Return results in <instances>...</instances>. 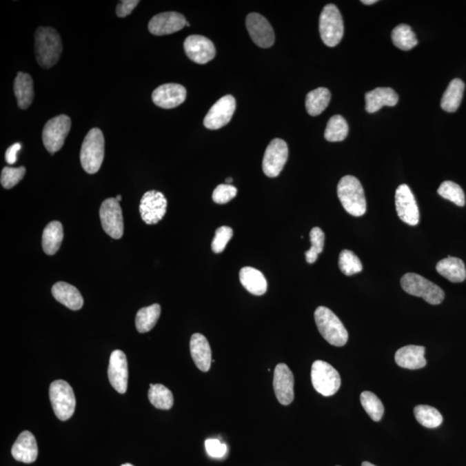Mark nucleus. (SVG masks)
<instances>
[{
  "instance_id": "f257e3e1",
  "label": "nucleus",
  "mask_w": 466,
  "mask_h": 466,
  "mask_svg": "<svg viewBox=\"0 0 466 466\" xmlns=\"http://www.w3.org/2000/svg\"><path fill=\"white\" fill-rule=\"evenodd\" d=\"M37 63L43 68L53 67L60 59L63 52L59 33L50 27H39L35 36Z\"/></svg>"
},
{
  "instance_id": "f03ea898",
  "label": "nucleus",
  "mask_w": 466,
  "mask_h": 466,
  "mask_svg": "<svg viewBox=\"0 0 466 466\" xmlns=\"http://www.w3.org/2000/svg\"><path fill=\"white\" fill-rule=\"evenodd\" d=\"M339 201L349 214L361 217L366 212L364 188L361 181L352 176H345L339 181L337 188Z\"/></svg>"
},
{
  "instance_id": "7ed1b4c3",
  "label": "nucleus",
  "mask_w": 466,
  "mask_h": 466,
  "mask_svg": "<svg viewBox=\"0 0 466 466\" xmlns=\"http://www.w3.org/2000/svg\"><path fill=\"white\" fill-rule=\"evenodd\" d=\"M314 320L322 337L329 344L344 346L348 341V332L334 312L325 307H318L314 312Z\"/></svg>"
},
{
  "instance_id": "20e7f679",
  "label": "nucleus",
  "mask_w": 466,
  "mask_h": 466,
  "mask_svg": "<svg viewBox=\"0 0 466 466\" xmlns=\"http://www.w3.org/2000/svg\"><path fill=\"white\" fill-rule=\"evenodd\" d=\"M104 156V135L99 128H92L82 143L80 155L81 166L88 174L97 173L101 169Z\"/></svg>"
},
{
  "instance_id": "39448f33",
  "label": "nucleus",
  "mask_w": 466,
  "mask_h": 466,
  "mask_svg": "<svg viewBox=\"0 0 466 466\" xmlns=\"http://www.w3.org/2000/svg\"><path fill=\"white\" fill-rule=\"evenodd\" d=\"M401 285L406 293L423 298L432 305L440 304L445 298L441 287L416 273L405 274L401 279Z\"/></svg>"
},
{
  "instance_id": "423d86ee",
  "label": "nucleus",
  "mask_w": 466,
  "mask_h": 466,
  "mask_svg": "<svg viewBox=\"0 0 466 466\" xmlns=\"http://www.w3.org/2000/svg\"><path fill=\"white\" fill-rule=\"evenodd\" d=\"M320 34L328 47L337 46L344 36V22L337 6L329 4L322 10L320 17Z\"/></svg>"
},
{
  "instance_id": "0eeeda50",
  "label": "nucleus",
  "mask_w": 466,
  "mask_h": 466,
  "mask_svg": "<svg viewBox=\"0 0 466 466\" xmlns=\"http://www.w3.org/2000/svg\"><path fill=\"white\" fill-rule=\"evenodd\" d=\"M50 398L58 419L67 421L73 416L77 401L73 389L66 381L57 380L51 383Z\"/></svg>"
},
{
  "instance_id": "6e6552de",
  "label": "nucleus",
  "mask_w": 466,
  "mask_h": 466,
  "mask_svg": "<svg viewBox=\"0 0 466 466\" xmlns=\"http://www.w3.org/2000/svg\"><path fill=\"white\" fill-rule=\"evenodd\" d=\"M311 380L314 389L324 396H334L341 385L338 372L328 363L321 361L312 365Z\"/></svg>"
},
{
  "instance_id": "1a4fd4ad",
  "label": "nucleus",
  "mask_w": 466,
  "mask_h": 466,
  "mask_svg": "<svg viewBox=\"0 0 466 466\" xmlns=\"http://www.w3.org/2000/svg\"><path fill=\"white\" fill-rule=\"evenodd\" d=\"M70 128L71 119L67 115L54 116L46 123L43 131V142L48 152L54 154L63 148Z\"/></svg>"
},
{
  "instance_id": "9d476101",
  "label": "nucleus",
  "mask_w": 466,
  "mask_h": 466,
  "mask_svg": "<svg viewBox=\"0 0 466 466\" xmlns=\"http://www.w3.org/2000/svg\"><path fill=\"white\" fill-rule=\"evenodd\" d=\"M102 227L106 234L114 239L122 238L124 233L122 209L116 198L106 199L99 209Z\"/></svg>"
},
{
  "instance_id": "9b49d317",
  "label": "nucleus",
  "mask_w": 466,
  "mask_h": 466,
  "mask_svg": "<svg viewBox=\"0 0 466 466\" xmlns=\"http://www.w3.org/2000/svg\"><path fill=\"white\" fill-rule=\"evenodd\" d=\"M289 159V148L283 139H273L263 159V171L268 177L278 176Z\"/></svg>"
},
{
  "instance_id": "f8f14e48",
  "label": "nucleus",
  "mask_w": 466,
  "mask_h": 466,
  "mask_svg": "<svg viewBox=\"0 0 466 466\" xmlns=\"http://www.w3.org/2000/svg\"><path fill=\"white\" fill-rule=\"evenodd\" d=\"M168 201L161 192H146L140 202L139 211L147 225H155L162 221L167 211Z\"/></svg>"
},
{
  "instance_id": "ddd939ff",
  "label": "nucleus",
  "mask_w": 466,
  "mask_h": 466,
  "mask_svg": "<svg viewBox=\"0 0 466 466\" xmlns=\"http://www.w3.org/2000/svg\"><path fill=\"white\" fill-rule=\"evenodd\" d=\"M396 208L401 221L409 225L420 221V211L416 198L407 185H400L396 191Z\"/></svg>"
},
{
  "instance_id": "4468645a",
  "label": "nucleus",
  "mask_w": 466,
  "mask_h": 466,
  "mask_svg": "<svg viewBox=\"0 0 466 466\" xmlns=\"http://www.w3.org/2000/svg\"><path fill=\"white\" fill-rule=\"evenodd\" d=\"M236 109L235 98L225 95L212 106L204 119V125L209 130H218L228 124Z\"/></svg>"
},
{
  "instance_id": "2eb2a0df",
  "label": "nucleus",
  "mask_w": 466,
  "mask_h": 466,
  "mask_svg": "<svg viewBox=\"0 0 466 466\" xmlns=\"http://www.w3.org/2000/svg\"><path fill=\"white\" fill-rule=\"evenodd\" d=\"M246 27L251 39L260 48H270L275 43V33L268 20L259 13H250Z\"/></svg>"
},
{
  "instance_id": "dca6fc26",
  "label": "nucleus",
  "mask_w": 466,
  "mask_h": 466,
  "mask_svg": "<svg viewBox=\"0 0 466 466\" xmlns=\"http://www.w3.org/2000/svg\"><path fill=\"white\" fill-rule=\"evenodd\" d=\"M128 363L126 356L121 350H115L110 357L108 378L112 388L125 394L128 388Z\"/></svg>"
},
{
  "instance_id": "f3484780",
  "label": "nucleus",
  "mask_w": 466,
  "mask_h": 466,
  "mask_svg": "<svg viewBox=\"0 0 466 466\" xmlns=\"http://www.w3.org/2000/svg\"><path fill=\"white\" fill-rule=\"evenodd\" d=\"M185 52L191 61L205 64L214 59L216 50L214 43L207 37L200 35L188 37L184 42Z\"/></svg>"
},
{
  "instance_id": "a211bd4d",
  "label": "nucleus",
  "mask_w": 466,
  "mask_h": 466,
  "mask_svg": "<svg viewBox=\"0 0 466 466\" xmlns=\"http://www.w3.org/2000/svg\"><path fill=\"white\" fill-rule=\"evenodd\" d=\"M294 386V375L290 369L285 364L277 365L274 372L273 387L277 400L283 405H290L293 402Z\"/></svg>"
},
{
  "instance_id": "6ab92c4d",
  "label": "nucleus",
  "mask_w": 466,
  "mask_h": 466,
  "mask_svg": "<svg viewBox=\"0 0 466 466\" xmlns=\"http://www.w3.org/2000/svg\"><path fill=\"white\" fill-rule=\"evenodd\" d=\"M186 19L181 13L163 12L153 17L149 23L148 28L153 35L165 36L179 32L186 26Z\"/></svg>"
},
{
  "instance_id": "aec40b11",
  "label": "nucleus",
  "mask_w": 466,
  "mask_h": 466,
  "mask_svg": "<svg viewBox=\"0 0 466 466\" xmlns=\"http://www.w3.org/2000/svg\"><path fill=\"white\" fill-rule=\"evenodd\" d=\"M187 97V90L179 84H164L154 90L152 101L163 109H172L183 104Z\"/></svg>"
},
{
  "instance_id": "412c9836",
  "label": "nucleus",
  "mask_w": 466,
  "mask_h": 466,
  "mask_svg": "<svg viewBox=\"0 0 466 466\" xmlns=\"http://www.w3.org/2000/svg\"><path fill=\"white\" fill-rule=\"evenodd\" d=\"M12 454L17 461L26 464L35 462L39 456L35 436L29 431H23L13 445Z\"/></svg>"
},
{
  "instance_id": "4be33fe9",
  "label": "nucleus",
  "mask_w": 466,
  "mask_h": 466,
  "mask_svg": "<svg viewBox=\"0 0 466 466\" xmlns=\"http://www.w3.org/2000/svg\"><path fill=\"white\" fill-rule=\"evenodd\" d=\"M190 352L195 365L201 372H207L211 368L212 350L207 338L201 334L191 337Z\"/></svg>"
},
{
  "instance_id": "5701e85b",
  "label": "nucleus",
  "mask_w": 466,
  "mask_h": 466,
  "mask_svg": "<svg viewBox=\"0 0 466 466\" xmlns=\"http://www.w3.org/2000/svg\"><path fill=\"white\" fill-rule=\"evenodd\" d=\"M425 352H426V348L424 346H404L396 352V363L400 367L409 369L424 368L427 365Z\"/></svg>"
},
{
  "instance_id": "b1692460",
  "label": "nucleus",
  "mask_w": 466,
  "mask_h": 466,
  "mask_svg": "<svg viewBox=\"0 0 466 466\" xmlns=\"http://www.w3.org/2000/svg\"><path fill=\"white\" fill-rule=\"evenodd\" d=\"M398 99V95L392 88H376L365 94V109L369 113H374L383 106H395Z\"/></svg>"
},
{
  "instance_id": "393cba45",
  "label": "nucleus",
  "mask_w": 466,
  "mask_h": 466,
  "mask_svg": "<svg viewBox=\"0 0 466 466\" xmlns=\"http://www.w3.org/2000/svg\"><path fill=\"white\" fill-rule=\"evenodd\" d=\"M54 299L71 310H81L83 306V298L77 287L67 283L59 282L51 290Z\"/></svg>"
},
{
  "instance_id": "a878e982",
  "label": "nucleus",
  "mask_w": 466,
  "mask_h": 466,
  "mask_svg": "<svg viewBox=\"0 0 466 466\" xmlns=\"http://www.w3.org/2000/svg\"><path fill=\"white\" fill-rule=\"evenodd\" d=\"M239 280L245 289L254 296H263L268 289L265 276L259 270L252 267L242 268L239 272Z\"/></svg>"
},
{
  "instance_id": "bb28decb",
  "label": "nucleus",
  "mask_w": 466,
  "mask_h": 466,
  "mask_svg": "<svg viewBox=\"0 0 466 466\" xmlns=\"http://www.w3.org/2000/svg\"><path fill=\"white\" fill-rule=\"evenodd\" d=\"M436 270L452 283H462L466 278V269L464 262L454 256H447L437 263Z\"/></svg>"
},
{
  "instance_id": "cd10ccee",
  "label": "nucleus",
  "mask_w": 466,
  "mask_h": 466,
  "mask_svg": "<svg viewBox=\"0 0 466 466\" xmlns=\"http://www.w3.org/2000/svg\"><path fill=\"white\" fill-rule=\"evenodd\" d=\"M14 92L19 108H29L34 99L33 80L30 74L19 72L14 81Z\"/></svg>"
},
{
  "instance_id": "c85d7f7f",
  "label": "nucleus",
  "mask_w": 466,
  "mask_h": 466,
  "mask_svg": "<svg viewBox=\"0 0 466 466\" xmlns=\"http://www.w3.org/2000/svg\"><path fill=\"white\" fill-rule=\"evenodd\" d=\"M63 239V227L59 221L50 222L43 233V249L47 255L53 256L59 251Z\"/></svg>"
},
{
  "instance_id": "c756f323",
  "label": "nucleus",
  "mask_w": 466,
  "mask_h": 466,
  "mask_svg": "<svg viewBox=\"0 0 466 466\" xmlns=\"http://www.w3.org/2000/svg\"><path fill=\"white\" fill-rule=\"evenodd\" d=\"M465 83L460 79H454L448 85L441 99V108L447 112L457 111L464 95Z\"/></svg>"
},
{
  "instance_id": "7c9ffc66",
  "label": "nucleus",
  "mask_w": 466,
  "mask_h": 466,
  "mask_svg": "<svg viewBox=\"0 0 466 466\" xmlns=\"http://www.w3.org/2000/svg\"><path fill=\"white\" fill-rule=\"evenodd\" d=\"M331 101V92L327 88H318L308 92L306 98V109L308 114L318 116L327 108Z\"/></svg>"
},
{
  "instance_id": "2f4dec72",
  "label": "nucleus",
  "mask_w": 466,
  "mask_h": 466,
  "mask_svg": "<svg viewBox=\"0 0 466 466\" xmlns=\"http://www.w3.org/2000/svg\"><path fill=\"white\" fill-rule=\"evenodd\" d=\"M161 314L159 304H153L152 306L143 307L139 310L136 316V330L141 334L148 332L155 327Z\"/></svg>"
},
{
  "instance_id": "473e14b6",
  "label": "nucleus",
  "mask_w": 466,
  "mask_h": 466,
  "mask_svg": "<svg viewBox=\"0 0 466 466\" xmlns=\"http://www.w3.org/2000/svg\"><path fill=\"white\" fill-rule=\"evenodd\" d=\"M148 397L150 403L156 409L169 410L173 407L174 396L172 392L163 385H150Z\"/></svg>"
},
{
  "instance_id": "72a5a7b5",
  "label": "nucleus",
  "mask_w": 466,
  "mask_h": 466,
  "mask_svg": "<svg viewBox=\"0 0 466 466\" xmlns=\"http://www.w3.org/2000/svg\"><path fill=\"white\" fill-rule=\"evenodd\" d=\"M349 126L341 115L332 116L325 131V139L329 142H341L348 135Z\"/></svg>"
},
{
  "instance_id": "f704fd0d",
  "label": "nucleus",
  "mask_w": 466,
  "mask_h": 466,
  "mask_svg": "<svg viewBox=\"0 0 466 466\" xmlns=\"http://www.w3.org/2000/svg\"><path fill=\"white\" fill-rule=\"evenodd\" d=\"M414 416L421 425L427 428H436L443 423V417L438 410L428 405H418L414 409Z\"/></svg>"
},
{
  "instance_id": "c9c22d12",
  "label": "nucleus",
  "mask_w": 466,
  "mask_h": 466,
  "mask_svg": "<svg viewBox=\"0 0 466 466\" xmlns=\"http://www.w3.org/2000/svg\"><path fill=\"white\" fill-rule=\"evenodd\" d=\"M392 42L398 49L410 50L418 43L416 34L407 25H399L392 32Z\"/></svg>"
},
{
  "instance_id": "e433bc0d",
  "label": "nucleus",
  "mask_w": 466,
  "mask_h": 466,
  "mask_svg": "<svg viewBox=\"0 0 466 466\" xmlns=\"http://www.w3.org/2000/svg\"><path fill=\"white\" fill-rule=\"evenodd\" d=\"M361 402L363 407L374 421H381L385 414V407L381 400L374 393L364 392L361 396Z\"/></svg>"
},
{
  "instance_id": "4c0bfd02",
  "label": "nucleus",
  "mask_w": 466,
  "mask_h": 466,
  "mask_svg": "<svg viewBox=\"0 0 466 466\" xmlns=\"http://www.w3.org/2000/svg\"><path fill=\"white\" fill-rule=\"evenodd\" d=\"M438 194L442 198L445 199L458 205V207H464L465 204V196L464 191L457 183L451 181H445L440 184L438 190Z\"/></svg>"
},
{
  "instance_id": "58836bf2",
  "label": "nucleus",
  "mask_w": 466,
  "mask_h": 466,
  "mask_svg": "<svg viewBox=\"0 0 466 466\" xmlns=\"http://www.w3.org/2000/svg\"><path fill=\"white\" fill-rule=\"evenodd\" d=\"M338 266L345 276L355 275L363 270L361 259L349 250H344L339 254Z\"/></svg>"
},
{
  "instance_id": "ea45409f",
  "label": "nucleus",
  "mask_w": 466,
  "mask_h": 466,
  "mask_svg": "<svg viewBox=\"0 0 466 466\" xmlns=\"http://www.w3.org/2000/svg\"><path fill=\"white\" fill-rule=\"evenodd\" d=\"M311 248L305 252L308 263L317 261L318 256L324 250L325 233L320 227H314L310 232Z\"/></svg>"
},
{
  "instance_id": "a19ab883",
  "label": "nucleus",
  "mask_w": 466,
  "mask_h": 466,
  "mask_svg": "<svg viewBox=\"0 0 466 466\" xmlns=\"http://www.w3.org/2000/svg\"><path fill=\"white\" fill-rule=\"evenodd\" d=\"M26 173V170L25 167H5L2 170L1 178H0L2 186L6 188V190H11L20 181L23 180Z\"/></svg>"
},
{
  "instance_id": "79ce46f5",
  "label": "nucleus",
  "mask_w": 466,
  "mask_h": 466,
  "mask_svg": "<svg viewBox=\"0 0 466 466\" xmlns=\"http://www.w3.org/2000/svg\"><path fill=\"white\" fill-rule=\"evenodd\" d=\"M233 231L229 226L223 225L216 230L214 241L212 242V250L214 253H221L231 241Z\"/></svg>"
},
{
  "instance_id": "37998d69",
  "label": "nucleus",
  "mask_w": 466,
  "mask_h": 466,
  "mask_svg": "<svg viewBox=\"0 0 466 466\" xmlns=\"http://www.w3.org/2000/svg\"><path fill=\"white\" fill-rule=\"evenodd\" d=\"M238 190L231 184L219 185L212 194V201L217 204H225L235 198Z\"/></svg>"
},
{
  "instance_id": "c03bdc74",
  "label": "nucleus",
  "mask_w": 466,
  "mask_h": 466,
  "mask_svg": "<svg viewBox=\"0 0 466 466\" xmlns=\"http://www.w3.org/2000/svg\"><path fill=\"white\" fill-rule=\"evenodd\" d=\"M205 447L208 455L212 458H222L227 452L226 445L218 440H205Z\"/></svg>"
},
{
  "instance_id": "a18cd8bd",
  "label": "nucleus",
  "mask_w": 466,
  "mask_h": 466,
  "mask_svg": "<svg viewBox=\"0 0 466 466\" xmlns=\"http://www.w3.org/2000/svg\"><path fill=\"white\" fill-rule=\"evenodd\" d=\"M139 4V1H138V0H123V1L119 2L118 6H116V15H118L119 18H125V17L131 14L133 10H134Z\"/></svg>"
},
{
  "instance_id": "49530a36",
  "label": "nucleus",
  "mask_w": 466,
  "mask_h": 466,
  "mask_svg": "<svg viewBox=\"0 0 466 466\" xmlns=\"http://www.w3.org/2000/svg\"><path fill=\"white\" fill-rule=\"evenodd\" d=\"M22 145L21 143H16L14 145H12L11 147H9L8 150L6 152V162L9 164H14L18 160V156L17 154L21 150Z\"/></svg>"
},
{
  "instance_id": "de8ad7c7",
  "label": "nucleus",
  "mask_w": 466,
  "mask_h": 466,
  "mask_svg": "<svg viewBox=\"0 0 466 466\" xmlns=\"http://www.w3.org/2000/svg\"><path fill=\"white\" fill-rule=\"evenodd\" d=\"M361 2L364 5L369 6V5L375 4V3H376L378 1H376V0H362Z\"/></svg>"
},
{
  "instance_id": "09e8293b",
  "label": "nucleus",
  "mask_w": 466,
  "mask_h": 466,
  "mask_svg": "<svg viewBox=\"0 0 466 466\" xmlns=\"http://www.w3.org/2000/svg\"><path fill=\"white\" fill-rule=\"evenodd\" d=\"M362 466H376V465L372 464V463L365 461L362 463Z\"/></svg>"
},
{
  "instance_id": "8fccbe9b",
  "label": "nucleus",
  "mask_w": 466,
  "mask_h": 466,
  "mask_svg": "<svg viewBox=\"0 0 466 466\" xmlns=\"http://www.w3.org/2000/svg\"><path fill=\"white\" fill-rule=\"evenodd\" d=\"M232 178H228V179H226V184H230L232 183Z\"/></svg>"
},
{
  "instance_id": "3c124183",
  "label": "nucleus",
  "mask_w": 466,
  "mask_h": 466,
  "mask_svg": "<svg viewBox=\"0 0 466 466\" xmlns=\"http://www.w3.org/2000/svg\"><path fill=\"white\" fill-rule=\"evenodd\" d=\"M116 200L118 201L119 202L122 200V196L121 195H118V196L116 197Z\"/></svg>"
},
{
  "instance_id": "603ef678",
  "label": "nucleus",
  "mask_w": 466,
  "mask_h": 466,
  "mask_svg": "<svg viewBox=\"0 0 466 466\" xmlns=\"http://www.w3.org/2000/svg\"><path fill=\"white\" fill-rule=\"evenodd\" d=\"M121 466H134V465H132V464H129V463H126V464L122 465Z\"/></svg>"
},
{
  "instance_id": "864d4df0",
  "label": "nucleus",
  "mask_w": 466,
  "mask_h": 466,
  "mask_svg": "<svg viewBox=\"0 0 466 466\" xmlns=\"http://www.w3.org/2000/svg\"><path fill=\"white\" fill-rule=\"evenodd\" d=\"M186 26H187V27H190V23H188V22H187V23H186Z\"/></svg>"
}]
</instances>
